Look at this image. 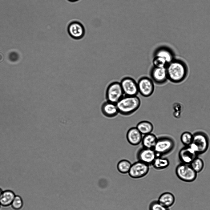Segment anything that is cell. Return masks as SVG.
<instances>
[{"label":"cell","mask_w":210,"mask_h":210,"mask_svg":"<svg viewBox=\"0 0 210 210\" xmlns=\"http://www.w3.org/2000/svg\"><path fill=\"white\" fill-rule=\"evenodd\" d=\"M141 100L137 96L124 95L116 103L119 113L128 116L132 114L139 107Z\"/></svg>","instance_id":"6da1fadb"},{"label":"cell","mask_w":210,"mask_h":210,"mask_svg":"<svg viewBox=\"0 0 210 210\" xmlns=\"http://www.w3.org/2000/svg\"><path fill=\"white\" fill-rule=\"evenodd\" d=\"M166 68L168 79L171 81H180L186 76V67L184 64L180 61L173 60L167 65Z\"/></svg>","instance_id":"7a4b0ae2"},{"label":"cell","mask_w":210,"mask_h":210,"mask_svg":"<svg viewBox=\"0 0 210 210\" xmlns=\"http://www.w3.org/2000/svg\"><path fill=\"white\" fill-rule=\"evenodd\" d=\"M209 141L204 133L199 132L193 135V140L189 146L198 154L205 152L208 149Z\"/></svg>","instance_id":"3957f363"},{"label":"cell","mask_w":210,"mask_h":210,"mask_svg":"<svg viewBox=\"0 0 210 210\" xmlns=\"http://www.w3.org/2000/svg\"><path fill=\"white\" fill-rule=\"evenodd\" d=\"M175 143L173 140L167 136L157 138L153 148L157 156H162L170 153L173 149Z\"/></svg>","instance_id":"277c9868"},{"label":"cell","mask_w":210,"mask_h":210,"mask_svg":"<svg viewBox=\"0 0 210 210\" xmlns=\"http://www.w3.org/2000/svg\"><path fill=\"white\" fill-rule=\"evenodd\" d=\"M178 177L181 180L187 182H191L196 179L197 173L189 164L181 163L178 165L176 169Z\"/></svg>","instance_id":"5b68a950"},{"label":"cell","mask_w":210,"mask_h":210,"mask_svg":"<svg viewBox=\"0 0 210 210\" xmlns=\"http://www.w3.org/2000/svg\"><path fill=\"white\" fill-rule=\"evenodd\" d=\"M124 95L120 82H113L108 86L106 92L107 101L116 104Z\"/></svg>","instance_id":"8992f818"},{"label":"cell","mask_w":210,"mask_h":210,"mask_svg":"<svg viewBox=\"0 0 210 210\" xmlns=\"http://www.w3.org/2000/svg\"><path fill=\"white\" fill-rule=\"evenodd\" d=\"M139 93L144 97H149L153 93L155 90L154 82L151 78L143 76L137 82Z\"/></svg>","instance_id":"52a82bcc"},{"label":"cell","mask_w":210,"mask_h":210,"mask_svg":"<svg viewBox=\"0 0 210 210\" xmlns=\"http://www.w3.org/2000/svg\"><path fill=\"white\" fill-rule=\"evenodd\" d=\"M67 30L69 36L75 40L82 39L85 34V29L83 25L77 20L71 21L67 25Z\"/></svg>","instance_id":"ba28073f"},{"label":"cell","mask_w":210,"mask_h":210,"mask_svg":"<svg viewBox=\"0 0 210 210\" xmlns=\"http://www.w3.org/2000/svg\"><path fill=\"white\" fill-rule=\"evenodd\" d=\"M120 83L124 95L137 96L139 93L137 83L134 79L125 77L121 79Z\"/></svg>","instance_id":"9c48e42d"},{"label":"cell","mask_w":210,"mask_h":210,"mask_svg":"<svg viewBox=\"0 0 210 210\" xmlns=\"http://www.w3.org/2000/svg\"><path fill=\"white\" fill-rule=\"evenodd\" d=\"M149 165L138 161L132 164L128 173L129 176L134 179H139L146 176L148 173Z\"/></svg>","instance_id":"30bf717a"},{"label":"cell","mask_w":210,"mask_h":210,"mask_svg":"<svg viewBox=\"0 0 210 210\" xmlns=\"http://www.w3.org/2000/svg\"><path fill=\"white\" fill-rule=\"evenodd\" d=\"M157 156L153 149L143 147L138 151L136 157L138 161L142 162L150 166L151 165Z\"/></svg>","instance_id":"8fae6325"},{"label":"cell","mask_w":210,"mask_h":210,"mask_svg":"<svg viewBox=\"0 0 210 210\" xmlns=\"http://www.w3.org/2000/svg\"><path fill=\"white\" fill-rule=\"evenodd\" d=\"M150 75L154 82L158 84L164 83L168 79L166 67H157L153 66Z\"/></svg>","instance_id":"7c38bea8"},{"label":"cell","mask_w":210,"mask_h":210,"mask_svg":"<svg viewBox=\"0 0 210 210\" xmlns=\"http://www.w3.org/2000/svg\"><path fill=\"white\" fill-rule=\"evenodd\" d=\"M198 154L189 146L181 149L179 152V157L182 163L189 164L197 157Z\"/></svg>","instance_id":"4fadbf2b"},{"label":"cell","mask_w":210,"mask_h":210,"mask_svg":"<svg viewBox=\"0 0 210 210\" xmlns=\"http://www.w3.org/2000/svg\"><path fill=\"white\" fill-rule=\"evenodd\" d=\"M142 134L136 127L130 128L126 134V138L128 142L133 146H137L141 142Z\"/></svg>","instance_id":"5bb4252c"},{"label":"cell","mask_w":210,"mask_h":210,"mask_svg":"<svg viewBox=\"0 0 210 210\" xmlns=\"http://www.w3.org/2000/svg\"><path fill=\"white\" fill-rule=\"evenodd\" d=\"M101 110L105 116L109 118L114 117L119 113L116 104L107 101L102 105Z\"/></svg>","instance_id":"9a60e30c"},{"label":"cell","mask_w":210,"mask_h":210,"mask_svg":"<svg viewBox=\"0 0 210 210\" xmlns=\"http://www.w3.org/2000/svg\"><path fill=\"white\" fill-rule=\"evenodd\" d=\"M154 56H158L162 58L168 64L173 60V54L171 50L164 46L157 48L154 52Z\"/></svg>","instance_id":"2e32d148"},{"label":"cell","mask_w":210,"mask_h":210,"mask_svg":"<svg viewBox=\"0 0 210 210\" xmlns=\"http://www.w3.org/2000/svg\"><path fill=\"white\" fill-rule=\"evenodd\" d=\"M16 195L12 190H7L3 191L0 196V204L3 207L11 205Z\"/></svg>","instance_id":"e0dca14e"},{"label":"cell","mask_w":210,"mask_h":210,"mask_svg":"<svg viewBox=\"0 0 210 210\" xmlns=\"http://www.w3.org/2000/svg\"><path fill=\"white\" fill-rule=\"evenodd\" d=\"M175 198L174 195L171 193L165 192L159 196L158 201L162 205L169 208L174 204Z\"/></svg>","instance_id":"ac0fdd59"},{"label":"cell","mask_w":210,"mask_h":210,"mask_svg":"<svg viewBox=\"0 0 210 210\" xmlns=\"http://www.w3.org/2000/svg\"><path fill=\"white\" fill-rule=\"evenodd\" d=\"M157 138L154 134L151 133L144 135L141 141L143 147L153 149Z\"/></svg>","instance_id":"d6986e66"},{"label":"cell","mask_w":210,"mask_h":210,"mask_svg":"<svg viewBox=\"0 0 210 210\" xmlns=\"http://www.w3.org/2000/svg\"><path fill=\"white\" fill-rule=\"evenodd\" d=\"M169 165V162L167 159L162 156H157L151 165L155 169L161 170L166 168Z\"/></svg>","instance_id":"ffe728a7"},{"label":"cell","mask_w":210,"mask_h":210,"mask_svg":"<svg viewBox=\"0 0 210 210\" xmlns=\"http://www.w3.org/2000/svg\"><path fill=\"white\" fill-rule=\"evenodd\" d=\"M136 128L142 135H146L151 133L153 129V126L150 122L143 121L137 125Z\"/></svg>","instance_id":"44dd1931"},{"label":"cell","mask_w":210,"mask_h":210,"mask_svg":"<svg viewBox=\"0 0 210 210\" xmlns=\"http://www.w3.org/2000/svg\"><path fill=\"white\" fill-rule=\"evenodd\" d=\"M132 164L130 161L126 160L120 161L117 164L118 171L121 173L125 174L129 172Z\"/></svg>","instance_id":"7402d4cb"},{"label":"cell","mask_w":210,"mask_h":210,"mask_svg":"<svg viewBox=\"0 0 210 210\" xmlns=\"http://www.w3.org/2000/svg\"><path fill=\"white\" fill-rule=\"evenodd\" d=\"M190 165L197 173L200 172L203 170L204 164L201 159L197 157L192 162Z\"/></svg>","instance_id":"603a6c76"},{"label":"cell","mask_w":210,"mask_h":210,"mask_svg":"<svg viewBox=\"0 0 210 210\" xmlns=\"http://www.w3.org/2000/svg\"><path fill=\"white\" fill-rule=\"evenodd\" d=\"M193 138V135L188 131L183 133L180 137L181 142L186 146H189L191 144Z\"/></svg>","instance_id":"cb8c5ba5"},{"label":"cell","mask_w":210,"mask_h":210,"mask_svg":"<svg viewBox=\"0 0 210 210\" xmlns=\"http://www.w3.org/2000/svg\"><path fill=\"white\" fill-rule=\"evenodd\" d=\"M23 202L22 197L19 195H16L11 206L14 210H20L22 208Z\"/></svg>","instance_id":"d4e9b609"},{"label":"cell","mask_w":210,"mask_h":210,"mask_svg":"<svg viewBox=\"0 0 210 210\" xmlns=\"http://www.w3.org/2000/svg\"><path fill=\"white\" fill-rule=\"evenodd\" d=\"M172 107L174 110L173 113L174 116L176 118H180L183 109L182 104L179 102H175L173 104Z\"/></svg>","instance_id":"484cf974"},{"label":"cell","mask_w":210,"mask_h":210,"mask_svg":"<svg viewBox=\"0 0 210 210\" xmlns=\"http://www.w3.org/2000/svg\"><path fill=\"white\" fill-rule=\"evenodd\" d=\"M152 63L153 66L157 67H166L168 65L164 59L158 56H154Z\"/></svg>","instance_id":"4316f807"},{"label":"cell","mask_w":210,"mask_h":210,"mask_svg":"<svg viewBox=\"0 0 210 210\" xmlns=\"http://www.w3.org/2000/svg\"><path fill=\"white\" fill-rule=\"evenodd\" d=\"M149 210H170L169 208L164 207L161 204L158 200H154L150 203Z\"/></svg>","instance_id":"83f0119b"},{"label":"cell","mask_w":210,"mask_h":210,"mask_svg":"<svg viewBox=\"0 0 210 210\" xmlns=\"http://www.w3.org/2000/svg\"><path fill=\"white\" fill-rule=\"evenodd\" d=\"M67 0L70 2H74L79 1V0Z\"/></svg>","instance_id":"f1b7e54d"},{"label":"cell","mask_w":210,"mask_h":210,"mask_svg":"<svg viewBox=\"0 0 210 210\" xmlns=\"http://www.w3.org/2000/svg\"><path fill=\"white\" fill-rule=\"evenodd\" d=\"M3 191L0 188V196H1Z\"/></svg>","instance_id":"f546056e"},{"label":"cell","mask_w":210,"mask_h":210,"mask_svg":"<svg viewBox=\"0 0 210 210\" xmlns=\"http://www.w3.org/2000/svg\"><path fill=\"white\" fill-rule=\"evenodd\" d=\"M1 204H0V208H1Z\"/></svg>","instance_id":"4dcf8cb0"}]
</instances>
